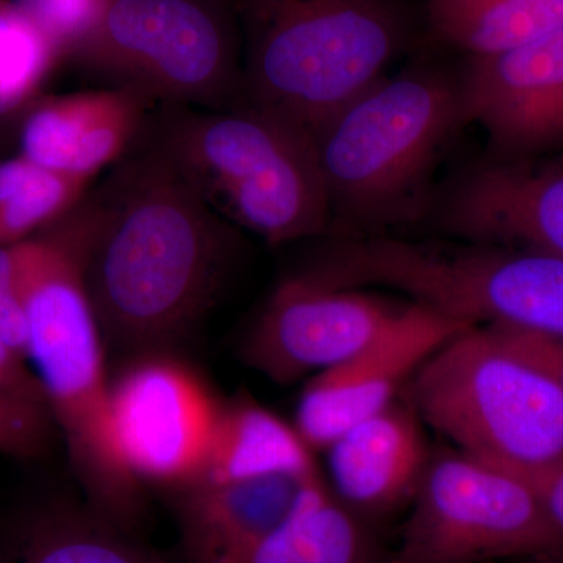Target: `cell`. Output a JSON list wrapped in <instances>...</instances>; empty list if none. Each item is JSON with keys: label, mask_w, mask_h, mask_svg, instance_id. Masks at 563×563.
I'll return each mask as SVG.
<instances>
[{"label": "cell", "mask_w": 563, "mask_h": 563, "mask_svg": "<svg viewBox=\"0 0 563 563\" xmlns=\"http://www.w3.org/2000/svg\"><path fill=\"white\" fill-rule=\"evenodd\" d=\"M317 470L313 451L295 424H288L254 399L235 398L222 402L210 453L202 472L190 485L232 483L276 473L309 474Z\"/></svg>", "instance_id": "20"}, {"label": "cell", "mask_w": 563, "mask_h": 563, "mask_svg": "<svg viewBox=\"0 0 563 563\" xmlns=\"http://www.w3.org/2000/svg\"><path fill=\"white\" fill-rule=\"evenodd\" d=\"M54 428L46 407L0 391V454L38 459L49 451Z\"/></svg>", "instance_id": "26"}, {"label": "cell", "mask_w": 563, "mask_h": 563, "mask_svg": "<svg viewBox=\"0 0 563 563\" xmlns=\"http://www.w3.org/2000/svg\"><path fill=\"white\" fill-rule=\"evenodd\" d=\"M62 62L21 3L0 0V161L14 154L21 118Z\"/></svg>", "instance_id": "22"}, {"label": "cell", "mask_w": 563, "mask_h": 563, "mask_svg": "<svg viewBox=\"0 0 563 563\" xmlns=\"http://www.w3.org/2000/svg\"><path fill=\"white\" fill-rule=\"evenodd\" d=\"M221 563H391V551L321 474L284 525Z\"/></svg>", "instance_id": "19"}, {"label": "cell", "mask_w": 563, "mask_h": 563, "mask_svg": "<svg viewBox=\"0 0 563 563\" xmlns=\"http://www.w3.org/2000/svg\"><path fill=\"white\" fill-rule=\"evenodd\" d=\"M222 402L187 363L166 351L133 357L110 383L111 426L136 484L190 485L210 453Z\"/></svg>", "instance_id": "10"}, {"label": "cell", "mask_w": 563, "mask_h": 563, "mask_svg": "<svg viewBox=\"0 0 563 563\" xmlns=\"http://www.w3.org/2000/svg\"><path fill=\"white\" fill-rule=\"evenodd\" d=\"M40 247V233L0 246V342L27 363L29 328L25 288Z\"/></svg>", "instance_id": "24"}, {"label": "cell", "mask_w": 563, "mask_h": 563, "mask_svg": "<svg viewBox=\"0 0 563 563\" xmlns=\"http://www.w3.org/2000/svg\"><path fill=\"white\" fill-rule=\"evenodd\" d=\"M520 561L521 563H563V548L532 555V558L520 559Z\"/></svg>", "instance_id": "30"}, {"label": "cell", "mask_w": 563, "mask_h": 563, "mask_svg": "<svg viewBox=\"0 0 563 563\" xmlns=\"http://www.w3.org/2000/svg\"><path fill=\"white\" fill-rule=\"evenodd\" d=\"M320 476L276 473L173 492L185 553L192 563L225 561L284 525Z\"/></svg>", "instance_id": "17"}, {"label": "cell", "mask_w": 563, "mask_h": 563, "mask_svg": "<svg viewBox=\"0 0 563 563\" xmlns=\"http://www.w3.org/2000/svg\"><path fill=\"white\" fill-rule=\"evenodd\" d=\"M473 325L421 306L404 312L372 343L328 372L307 379L295 428L310 450L325 451L343 432L396 399L444 343Z\"/></svg>", "instance_id": "12"}, {"label": "cell", "mask_w": 563, "mask_h": 563, "mask_svg": "<svg viewBox=\"0 0 563 563\" xmlns=\"http://www.w3.org/2000/svg\"><path fill=\"white\" fill-rule=\"evenodd\" d=\"M69 62L107 87L158 106L228 109L242 102V51L218 0H107Z\"/></svg>", "instance_id": "8"}, {"label": "cell", "mask_w": 563, "mask_h": 563, "mask_svg": "<svg viewBox=\"0 0 563 563\" xmlns=\"http://www.w3.org/2000/svg\"><path fill=\"white\" fill-rule=\"evenodd\" d=\"M158 107L125 87L44 92L21 118L13 155L43 172L92 184L143 146Z\"/></svg>", "instance_id": "15"}, {"label": "cell", "mask_w": 563, "mask_h": 563, "mask_svg": "<svg viewBox=\"0 0 563 563\" xmlns=\"http://www.w3.org/2000/svg\"><path fill=\"white\" fill-rule=\"evenodd\" d=\"M81 269L103 342L169 350L222 290L239 229L144 141L79 201Z\"/></svg>", "instance_id": "1"}, {"label": "cell", "mask_w": 563, "mask_h": 563, "mask_svg": "<svg viewBox=\"0 0 563 563\" xmlns=\"http://www.w3.org/2000/svg\"><path fill=\"white\" fill-rule=\"evenodd\" d=\"M424 424L455 450L514 472L563 459V388L496 328H468L406 390Z\"/></svg>", "instance_id": "7"}, {"label": "cell", "mask_w": 563, "mask_h": 563, "mask_svg": "<svg viewBox=\"0 0 563 563\" xmlns=\"http://www.w3.org/2000/svg\"><path fill=\"white\" fill-rule=\"evenodd\" d=\"M0 391L47 409L43 388L29 363L21 361L2 342H0Z\"/></svg>", "instance_id": "28"}, {"label": "cell", "mask_w": 563, "mask_h": 563, "mask_svg": "<svg viewBox=\"0 0 563 563\" xmlns=\"http://www.w3.org/2000/svg\"><path fill=\"white\" fill-rule=\"evenodd\" d=\"M515 473L531 485L544 515L563 539V459L543 468Z\"/></svg>", "instance_id": "27"}, {"label": "cell", "mask_w": 563, "mask_h": 563, "mask_svg": "<svg viewBox=\"0 0 563 563\" xmlns=\"http://www.w3.org/2000/svg\"><path fill=\"white\" fill-rule=\"evenodd\" d=\"M561 548L520 474L451 446L432 453L391 563H484Z\"/></svg>", "instance_id": "9"}, {"label": "cell", "mask_w": 563, "mask_h": 563, "mask_svg": "<svg viewBox=\"0 0 563 563\" xmlns=\"http://www.w3.org/2000/svg\"><path fill=\"white\" fill-rule=\"evenodd\" d=\"M420 415L406 396L352 426L324 451L329 488L373 523L410 507L431 461Z\"/></svg>", "instance_id": "16"}, {"label": "cell", "mask_w": 563, "mask_h": 563, "mask_svg": "<svg viewBox=\"0 0 563 563\" xmlns=\"http://www.w3.org/2000/svg\"><path fill=\"white\" fill-rule=\"evenodd\" d=\"M437 229L455 240L503 244L563 258V154L490 155L437 199Z\"/></svg>", "instance_id": "13"}, {"label": "cell", "mask_w": 563, "mask_h": 563, "mask_svg": "<svg viewBox=\"0 0 563 563\" xmlns=\"http://www.w3.org/2000/svg\"><path fill=\"white\" fill-rule=\"evenodd\" d=\"M91 181L35 168L18 155L0 161V246L22 242L65 217Z\"/></svg>", "instance_id": "23"}, {"label": "cell", "mask_w": 563, "mask_h": 563, "mask_svg": "<svg viewBox=\"0 0 563 563\" xmlns=\"http://www.w3.org/2000/svg\"><path fill=\"white\" fill-rule=\"evenodd\" d=\"M343 288H390L463 324L563 339V258L503 244L332 236L302 266Z\"/></svg>", "instance_id": "6"}, {"label": "cell", "mask_w": 563, "mask_h": 563, "mask_svg": "<svg viewBox=\"0 0 563 563\" xmlns=\"http://www.w3.org/2000/svg\"><path fill=\"white\" fill-rule=\"evenodd\" d=\"M461 81L466 122L484 129L493 155L563 154V24L514 49L470 58Z\"/></svg>", "instance_id": "14"}, {"label": "cell", "mask_w": 563, "mask_h": 563, "mask_svg": "<svg viewBox=\"0 0 563 563\" xmlns=\"http://www.w3.org/2000/svg\"><path fill=\"white\" fill-rule=\"evenodd\" d=\"M461 74L413 66L385 76L312 135L329 203L325 236L379 235L428 214V187L465 124Z\"/></svg>", "instance_id": "3"}, {"label": "cell", "mask_w": 563, "mask_h": 563, "mask_svg": "<svg viewBox=\"0 0 563 563\" xmlns=\"http://www.w3.org/2000/svg\"><path fill=\"white\" fill-rule=\"evenodd\" d=\"M147 143L207 206L272 246L328 235L331 203L312 136L279 117L161 106Z\"/></svg>", "instance_id": "4"}, {"label": "cell", "mask_w": 563, "mask_h": 563, "mask_svg": "<svg viewBox=\"0 0 563 563\" xmlns=\"http://www.w3.org/2000/svg\"><path fill=\"white\" fill-rule=\"evenodd\" d=\"M433 35L468 58L488 57L563 24V0H424Z\"/></svg>", "instance_id": "21"}, {"label": "cell", "mask_w": 563, "mask_h": 563, "mask_svg": "<svg viewBox=\"0 0 563 563\" xmlns=\"http://www.w3.org/2000/svg\"><path fill=\"white\" fill-rule=\"evenodd\" d=\"M498 329V328H496ZM518 350L542 365L563 388V339L533 335V333L507 331L501 329Z\"/></svg>", "instance_id": "29"}, {"label": "cell", "mask_w": 563, "mask_h": 563, "mask_svg": "<svg viewBox=\"0 0 563 563\" xmlns=\"http://www.w3.org/2000/svg\"><path fill=\"white\" fill-rule=\"evenodd\" d=\"M25 13L51 40L62 60L87 38L101 16L107 0H18Z\"/></svg>", "instance_id": "25"}, {"label": "cell", "mask_w": 563, "mask_h": 563, "mask_svg": "<svg viewBox=\"0 0 563 563\" xmlns=\"http://www.w3.org/2000/svg\"><path fill=\"white\" fill-rule=\"evenodd\" d=\"M0 563H173L84 498L40 496L0 515Z\"/></svg>", "instance_id": "18"}, {"label": "cell", "mask_w": 563, "mask_h": 563, "mask_svg": "<svg viewBox=\"0 0 563 563\" xmlns=\"http://www.w3.org/2000/svg\"><path fill=\"white\" fill-rule=\"evenodd\" d=\"M242 102L313 135L410 43L402 0H236Z\"/></svg>", "instance_id": "5"}, {"label": "cell", "mask_w": 563, "mask_h": 563, "mask_svg": "<svg viewBox=\"0 0 563 563\" xmlns=\"http://www.w3.org/2000/svg\"><path fill=\"white\" fill-rule=\"evenodd\" d=\"M27 363L43 388L84 499L139 533L143 487L125 472L111 426L103 336L81 269L77 203L40 233L25 288Z\"/></svg>", "instance_id": "2"}, {"label": "cell", "mask_w": 563, "mask_h": 563, "mask_svg": "<svg viewBox=\"0 0 563 563\" xmlns=\"http://www.w3.org/2000/svg\"><path fill=\"white\" fill-rule=\"evenodd\" d=\"M407 303L388 301L365 288L333 287L296 272L272 292L240 354L272 383L310 379L372 343Z\"/></svg>", "instance_id": "11"}]
</instances>
